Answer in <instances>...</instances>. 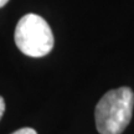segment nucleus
<instances>
[{
    "label": "nucleus",
    "instance_id": "nucleus-1",
    "mask_svg": "<svg viewBox=\"0 0 134 134\" xmlns=\"http://www.w3.org/2000/svg\"><path fill=\"white\" fill-rule=\"evenodd\" d=\"M134 92L129 87L108 91L94 110L96 128L99 134H122L132 119Z\"/></svg>",
    "mask_w": 134,
    "mask_h": 134
},
{
    "label": "nucleus",
    "instance_id": "nucleus-2",
    "mask_svg": "<svg viewBox=\"0 0 134 134\" xmlns=\"http://www.w3.org/2000/svg\"><path fill=\"white\" fill-rule=\"evenodd\" d=\"M15 43L30 57H43L52 51L55 38L46 20L36 14L24 15L15 27Z\"/></svg>",
    "mask_w": 134,
    "mask_h": 134
},
{
    "label": "nucleus",
    "instance_id": "nucleus-3",
    "mask_svg": "<svg viewBox=\"0 0 134 134\" xmlns=\"http://www.w3.org/2000/svg\"><path fill=\"white\" fill-rule=\"evenodd\" d=\"M11 134H37V132L35 129H32V128H21V129L16 130V132H14Z\"/></svg>",
    "mask_w": 134,
    "mask_h": 134
},
{
    "label": "nucleus",
    "instance_id": "nucleus-4",
    "mask_svg": "<svg viewBox=\"0 0 134 134\" xmlns=\"http://www.w3.org/2000/svg\"><path fill=\"white\" fill-rule=\"evenodd\" d=\"M4 112H5V100L3 97L0 96V119H1V117L4 114Z\"/></svg>",
    "mask_w": 134,
    "mask_h": 134
},
{
    "label": "nucleus",
    "instance_id": "nucleus-5",
    "mask_svg": "<svg viewBox=\"0 0 134 134\" xmlns=\"http://www.w3.org/2000/svg\"><path fill=\"white\" fill-rule=\"evenodd\" d=\"M8 1H9V0H0V8H3L4 5H6Z\"/></svg>",
    "mask_w": 134,
    "mask_h": 134
}]
</instances>
